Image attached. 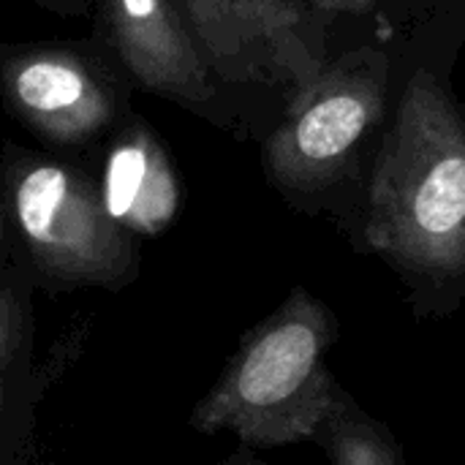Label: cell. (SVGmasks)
Returning a JSON list of instances; mask_svg holds the SVG:
<instances>
[{"label":"cell","instance_id":"4","mask_svg":"<svg viewBox=\"0 0 465 465\" xmlns=\"http://www.w3.org/2000/svg\"><path fill=\"white\" fill-rule=\"evenodd\" d=\"M387 79L390 63L373 46L324 63L264 144L270 180L294 196L327 191L381 120Z\"/></svg>","mask_w":465,"mask_h":465},{"label":"cell","instance_id":"9","mask_svg":"<svg viewBox=\"0 0 465 465\" xmlns=\"http://www.w3.org/2000/svg\"><path fill=\"white\" fill-rule=\"evenodd\" d=\"M311 441L322 447L332 465H409L395 433L343 387Z\"/></svg>","mask_w":465,"mask_h":465},{"label":"cell","instance_id":"12","mask_svg":"<svg viewBox=\"0 0 465 465\" xmlns=\"http://www.w3.org/2000/svg\"><path fill=\"white\" fill-rule=\"evenodd\" d=\"M33 3L57 16H84L95 0H33Z\"/></svg>","mask_w":465,"mask_h":465},{"label":"cell","instance_id":"3","mask_svg":"<svg viewBox=\"0 0 465 465\" xmlns=\"http://www.w3.org/2000/svg\"><path fill=\"white\" fill-rule=\"evenodd\" d=\"M0 185L8 221L33 270L60 286L117 289L136 275V237L104 207L84 169L30 150L3 155Z\"/></svg>","mask_w":465,"mask_h":465},{"label":"cell","instance_id":"7","mask_svg":"<svg viewBox=\"0 0 465 465\" xmlns=\"http://www.w3.org/2000/svg\"><path fill=\"white\" fill-rule=\"evenodd\" d=\"M104 44L131 82L191 112H210L218 76L207 65L177 0H95Z\"/></svg>","mask_w":465,"mask_h":465},{"label":"cell","instance_id":"5","mask_svg":"<svg viewBox=\"0 0 465 465\" xmlns=\"http://www.w3.org/2000/svg\"><path fill=\"white\" fill-rule=\"evenodd\" d=\"M218 82L302 90L324 65L305 0H177Z\"/></svg>","mask_w":465,"mask_h":465},{"label":"cell","instance_id":"2","mask_svg":"<svg viewBox=\"0 0 465 465\" xmlns=\"http://www.w3.org/2000/svg\"><path fill=\"white\" fill-rule=\"evenodd\" d=\"M338 338V316L308 289H292L242 335L218 381L196 403L191 428L204 436L234 433L251 450L311 441L341 392L327 368Z\"/></svg>","mask_w":465,"mask_h":465},{"label":"cell","instance_id":"6","mask_svg":"<svg viewBox=\"0 0 465 465\" xmlns=\"http://www.w3.org/2000/svg\"><path fill=\"white\" fill-rule=\"evenodd\" d=\"M0 98L52 147H87L123 120L117 76L76 44L0 49Z\"/></svg>","mask_w":465,"mask_h":465},{"label":"cell","instance_id":"8","mask_svg":"<svg viewBox=\"0 0 465 465\" xmlns=\"http://www.w3.org/2000/svg\"><path fill=\"white\" fill-rule=\"evenodd\" d=\"M98 191L106 213L134 237L172 226L180 210V183L166 147L142 117H123L109 136Z\"/></svg>","mask_w":465,"mask_h":465},{"label":"cell","instance_id":"10","mask_svg":"<svg viewBox=\"0 0 465 465\" xmlns=\"http://www.w3.org/2000/svg\"><path fill=\"white\" fill-rule=\"evenodd\" d=\"M25 322V294L14 281H0V390L19 343V330Z\"/></svg>","mask_w":465,"mask_h":465},{"label":"cell","instance_id":"1","mask_svg":"<svg viewBox=\"0 0 465 465\" xmlns=\"http://www.w3.org/2000/svg\"><path fill=\"white\" fill-rule=\"evenodd\" d=\"M360 248L409 289L417 319H447L465 300V117L447 87L417 71L373 163Z\"/></svg>","mask_w":465,"mask_h":465},{"label":"cell","instance_id":"13","mask_svg":"<svg viewBox=\"0 0 465 465\" xmlns=\"http://www.w3.org/2000/svg\"><path fill=\"white\" fill-rule=\"evenodd\" d=\"M221 465H270V463H264L262 458H256L251 447H240L237 452H232V455H229V458H226Z\"/></svg>","mask_w":465,"mask_h":465},{"label":"cell","instance_id":"14","mask_svg":"<svg viewBox=\"0 0 465 465\" xmlns=\"http://www.w3.org/2000/svg\"><path fill=\"white\" fill-rule=\"evenodd\" d=\"M5 240H8V213H5V202L0 193V256L5 251Z\"/></svg>","mask_w":465,"mask_h":465},{"label":"cell","instance_id":"11","mask_svg":"<svg viewBox=\"0 0 465 465\" xmlns=\"http://www.w3.org/2000/svg\"><path fill=\"white\" fill-rule=\"evenodd\" d=\"M305 3L324 14H365L379 0H305Z\"/></svg>","mask_w":465,"mask_h":465}]
</instances>
